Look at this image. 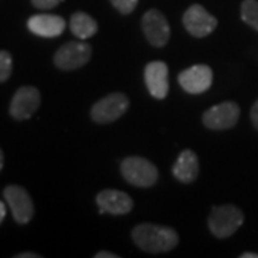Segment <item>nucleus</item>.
Returning a JSON list of instances; mask_svg holds the SVG:
<instances>
[{
	"label": "nucleus",
	"instance_id": "nucleus-11",
	"mask_svg": "<svg viewBox=\"0 0 258 258\" xmlns=\"http://www.w3.org/2000/svg\"><path fill=\"white\" fill-rule=\"evenodd\" d=\"M143 29L147 41L154 47H164L170 38V25L158 10H150L143 17Z\"/></svg>",
	"mask_w": 258,
	"mask_h": 258
},
{
	"label": "nucleus",
	"instance_id": "nucleus-15",
	"mask_svg": "<svg viewBox=\"0 0 258 258\" xmlns=\"http://www.w3.org/2000/svg\"><path fill=\"white\" fill-rule=\"evenodd\" d=\"M200 171L198 156L191 150H184L172 167L173 176L182 183H191L198 178Z\"/></svg>",
	"mask_w": 258,
	"mask_h": 258
},
{
	"label": "nucleus",
	"instance_id": "nucleus-20",
	"mask_svg": "<svg viewBox=\"0 0 258 258\" xmlns=\"http://www.w3.org/2000/svg\"><path fill=\"white\" fill-rule=\"evenodd\" d=\"M62 0H31L32 5L40 10H50L57 6Z\"/></svg>",
	"mask_w": 258,
	"mask_h": 258
},
{
	"label": "nucleus",
	"instance_id": "nucleus-18",
	"mask_svg": "<svg viewBox=\"0 0 258 258\" xmlns=\"http://www.w3.org/2000/svg\"><path fill=\"white\" fill-rule=\"evenodd\" d=\"M12 72V57L9 51H0V83L10 78Z\"/></svg>",
	"mask_w": 258,
	"mask_h": 258
},
{
	"label": "nucleus",
	"instance_id": "nucleus-21",
	"mask_svg": "<svg viewBox=\"0 0 258 258\" xmlns=\"http://www.w3.org/2000/svg\"><path fill=\"white\" fill-rule=\"evenodd\" d=\"M251 121H252L254 128L258 131V99L254 102L252 109H251Z\"/></svg>",
	"mask_w": 258,
	"mask_h": 258
},
{
	"label": "nucleus",
	"instance_id": "nucleus-25",
	"mask_svg": "<svg viewBox=\"0 0 258 258\" xmlns=\"http://www.w3.org/2000/svg\"><path fill=\"white\" fill-rule=\"evenodd\" d=\"M240 258H258V253L254 252H245L240 256Z\"/></svg>",
	"mask_w": 258,
	"mask_h": 258
},
{
	"label": "nucleus",
	"instance_id": "nucleus-22",
	"mask_svg": "<svg viewBox=\"0 0 258 258\" xmlns=\"http://www.w3.org/2000/svg\"><path fill=\"white\" fill-rule=\"evenodd\" d=\"M95 258H120V256L110 252V251H99L98 253L95 254Z\"/></svg>",
	"mask_w": 258,
	"mask_h": 258
},
{
	"label": "nucleus",
	"instance_id": "nucleus-8",
	"mask_svg": "<svg viewBox=\"0 0 258 258\" xmlns=\"http://www.w3.org/2000/svg\"><path fill=\"white\" fill-rule=\"evenodd\" d=\"M4 198L18 224H27L34 217V203L25 189L19 185H9L4 190Z\"/></svg>",
	"mask_w": 258,
	"mask_h": 258
},
{
	"label": "nucleus",
	"instance_id": "nucleus-3",
	"mask_svg": "<svg viewBox=\"0 0 258 258\" xmlns=\"http://www.w3.org/2000/svg\"><path fill=\"white\" fill-rule=\"evenodd\" d=\"M121 172L128 183L139 188L152 186L158 179L157 167L143 157L125 158L121 164Z\"/></svg>",
	"mask_w": 258,
	"mask_h": 258
},
{
	"label": "nucleus",
	"instance_id": "nucleus-5",
	"mask_svg": "<svg viewBox=\"0 0 258 258\" xmlns=\"http://www.w3.org/2000/svg\"><path fill=\"white\" fill-rule=\"evenodd\" d=\"M129 99L121 92L110 93L99 99L91 109V117L97 123H110L128 110Z\"/></svg>",
	"mask_w": 258,
	"mask_h": 258
},
{
	"label": "nucleus",
	"instance_id": "nucleus-4",
	"mask_svg": "<svg viewBox=\"0 0 258 258\" xmlns=\"http://www.w3.org/2000/svg\"><path fill=\"white\" fill-rule=\"evenodd\" d=\"M91 54V47L85 42H67L55 53L54 63L57 69L63 71L78 70L89 62Z\"/></svg>",
	"mask_w": 258,
	"mask_h": 258
},
{
	"label": "nucleus",
	"instance_id": "nucleus-10",
	"mask_svg": "<svg viewBox=\"0 0 258 258\" xmlns=\"http://www.w3.org/2000/svg\"><path fill=\"white\" fill-rule=\"evenodd\" d=\"M178 82L185 92L191 93V95L202 93L207 91L212 85V69L207 64H195L180 72Z\"/></svg>",
	"mask_w": 258,
	"mask_h": 258
},
{
	"label": "nucleus",
	"instance_id": "nucleus-17",
	"mask_svg": "<svg viewBox=\"0 0 258 258\" xmlns=\"http://www.w3.org/2000/svg\"><path fill=\"white\" fill-rule=\"evenodd\" d=\"M241 18L246 24L258 31V2L257 0H244L241 4Z\"/></svg>",
	"mask_w": 258,
	"mask_h": 258
},
{
	"label": "nucleus",
	"instance_id": "nucleus-1",
	"mask_svg": "<svg viewBox=\"0 0 258 258\" xmlns=\"http://www.w3.org/2000/svg\"><path fill=\"white\" fill-rule=\"evenodd\" d=\"M134 243L150 253L167 252L178 244V234L173 228L154 224L138 225L132 232Z\"/></svg>",
	"mask_w": 258,
	"mask_h": 258
},
{
	"label": "nucleus",
	"instance_id": "nucleus-26",
	"mask_svg": "<svg viewBox=\"0 0 258 258\" xmlns=\"http://www.w3.org/2000/svg\"><path fill=\"white\" fill-rule=\"evenodd\" d=\"M3 166H4V154H3L2 150H0V171H2Z\"/></svg>",
	"mask_w": 258,
	"mask_h": 258
},
{
	"label": "nucleus",
	"instance_id": "nucleus-23",
	"mask_svg": "<svg viewBox=\"0 0 258 258\" xmlns=\"http://www.w3.org/2000/svg\"><path fill=\"white\" fill-rule=\"evenodd\" d=\"M17 258H40V254L35 253V252H23V253H19L16 256Z\"/></svg>",
	"mask_w": 258,
	"mask_h": 258
},
{
	"label": "nucleus",
	"instance_id": "nucleus-24",
	"mask_svg": "<svg viewBox=\"0 0 258 258\" xmlns=\"http://www.w3.org/2000/svg\"><path fill=\"white\" fill-rule=\"evenodd\" d=\"M6 215V208H5V205L0 201V224H2L3 220H4Z\"/></svg>",
	"mask_w": 258,
	"mask_h": 258
},
{
	"label": "nucleus",
	"instance_id": "nucleus-7",
	"mask_svg": "<svg viewBox=\"0 0 258 258\" xmlns=\"http://www.w3.org/2000/svg\"><path fill=\"white\" fill-rule=\"evenodd\" d=\"M183 24L186 31L192 36L205 37L214 31L218 21L203 6L195 4L185 11L183 16Z\"/></svg>",
	"mask_w": 258,
	"mask_h": 258
},
{
	"label": "nucleus",
	"instance_id": "nucleus-14",
	"mask_svg": "<svg viewBox=\"0 0 258 258\" xmlns=\"http://www.w3.org/2000/svg\"><path fill=\"white\" fill-rule=\"evenodd\" d=\"M66 27V22L60 16L36 15L28 21V28L32 34L41 37L60 36Z\"/></svg>",
	"mask_w": 258,
	"mask_h": 258
},
{
	"label": "nucleus",
	"instance_id": "nucleus-2",
	"mask_svg": "<svg viewBox=\"0 0 258 258\" xmlns=\"http://www.w3.org/2000/svg\"><path fill=\"white\" fill-rule=\"evenodd\" d=\"M244 214L233 205L217 206L208 218L209 230L217 238H228L243 225Z\"/></svg>",
	"mask_w": 258,
	"mask_h": 258
},
{
	"label": "nucleus",
	"instance_id": "nucleus-12",
	"mask_svg": "<svg viewBox=\"0 0 258 258\" xmlns=\"http://www.w3.org/2000/svg\"><path fill=\"white\" fill-rule=\"evenodd\" d=\"M145 83L154 98L163 99L169 92V69L163 61H152L145 69Z\"/></svg>",
	"mask_w": 258,
	"mask_h": 258
},
{
	"label": "nucleus",
	"instance_id": "nucleus-9",
	"mask_svg": "<svg viewBox=\"0 0 258 258\" xmlns=\"http://www.w3.org/2000/svg\"><path fill=\"white\" fill-rule=\"evenodd\" d=\"M41 103L40 91L32 86L18 89L10 104V114L16 120H28L36 112Z\"/></svg>",
	"mask_w": 258,
	"mask_h": 258
},
{
	"label": "nucleus",
	"instance_id": "nucleus-19",
	"mask_svg": "<svg viewBox=\"0 0 258 258\" xmlns=\"http://www.w3.org/2000/svg\"><path fill=\"white\" fill-rule=\"evenodd\" d=\"M114 8L123 15H129L137 8L139 0H110Z\"/></svg>",
	"mask_w": 258,
	"mask_h": 258
},
{
	"label": "nucleus",
	"instance_id": "nucleus-16",
	"mask_svg": "<svg viewBox=\"0 0 258 258\" xmlns=\"http://www.w3.org/2000/svg\"><path fill=\"white\" fill-rule=\"evenodd\" d=\"M70 28L74 36L80 38V40H86V38L92 37L96 34L98 30V24L91 16L85 14V12H76L71 17Z\"/></svg>",
	"mask_w": 258,
	"mask_h": 258
},
{
	"label": "nucleus",
	"instance_id": "nucleus-13",
	"mask_svg": "<svg viewBox=\"0 0 258 258\" xmlns=\"http://www.w3.org/2000/svg\"><path fill=\"white\" fill-rule=\"evenodd\" d=\"M96 201L101 213H110L112 215L127 214L133 209V200L120 190H103L97 195Z\"/></svg>",
	"mask_w": 258,
	"mask_h": 258
},
{
	"label": "nucleus",
	"instance_id": "nucleus-6",
	"mask_svg": "<svg viewBox=\"0 0 258 258\" xmlns=\"http://www.w3.org/2000/svg\"><path fill=\"white\" fill-rule=\"evenodd\" d=\"M240 109L234 102H222L212 108L203 114V123L209 129L214 131H224L230 129L237 124L239 120Z\"/></svg>",
	"mask_w": 258,
	"mask_h": 258
}]
</instances>
